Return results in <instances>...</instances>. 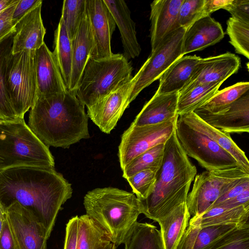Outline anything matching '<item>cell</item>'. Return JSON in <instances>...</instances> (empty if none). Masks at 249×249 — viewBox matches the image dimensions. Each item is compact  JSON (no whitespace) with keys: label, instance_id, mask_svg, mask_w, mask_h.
Instances as JSON below:
<instances>
[{"label":"cell","instance_id":"6da1fadb","mask_svg":"<svg viewBox=\"0 0 249 249\" xmlns=\"http://www.w3.org/2000/svg\"><path fill=\"white\" fill-rule=\"evenodd\" d=\"M71 185L54 167L22 166L0 172V204L17 202L32 212L50 237L61 206L72 196Z\"/></svg>","mask_w":249,"mask_h":249},{"label":"cell","instance_id":"7a4b0ae2","mask_svg":"<svg viewBox=\"0 0 249 249\" xmlns=\"http://www.w3.org/2000/svg\"><path fill=\"white\" fill-rule=\"evenodd\" d=\"M88 116L75 92L37 96L31 107L28 125L45 144L68 148L90 137Z\"/></svg>","mask_w":249,"mask_h":249},{"label":"cell","instance_id":"3957f363","mask_svg":"<svg viewBox=\"0 0 249 249\" xmlns=\"http://www.w3.org/2000/svg\"><path fill=\"white\" fill-rule=\"evenodd\" d=\"M162 165L154 186L144 199L139 200L141 213L158 222L186 202L197 170L181 147L175 131L164 144Z\"/></svg>","mask_w":249,"mask_h":249},{"label":"cell","instance_id":"277c9868","mask_svg":"<svg viewBox=\"0 0 249 249\" xmlns=\"http://www.w3.org/2000/svg\"><path fill=\"white\" fill-rule=\"evenodd\" d=\"M83 204L86 214L105 231L116 247L123 244L141 213L134 194L112 187L89 191Z\"/></svg>","mask_w":249,"mask_h":249},{"label":"cell","instance_id":"5b68a950","mask_svg":"<svg viewBox=\"0 0 249 249\" xmlns=\"http://www.w3.org/2000/svg\"><path fill=\"white\" fill-rule=\"evenodd\" d=\"M49 150L24 118L0 119V172L15 167H54Z\"/></svg>","mask_w":249,"mask_h":249},{"label":"cell","instance_id":"8992f818","mask_svg":"<svg viewBox=\"0 0 249 249\" xmlns=\"http://www.w3.org/2000/svg\"><path fill=\"white\" fill-rule=\"evenodd\" d=\"M133 68L125 56L113 53L108 57H89L74 91L87 108L120 88L132 77Z\"/></svg>","mask_w":249,"mask_h":249},{"label":"cell","instance_id":"52a82bcc","mask_svg":"<svg viewBox=\"0 0 249 249\" xmlns=\"http://www.w3.org/2000/svg\"><path fill=\"white\" fill-rule=\"evenodd\" d=\"M35 53L29 50L12 53L6 67L5 87L18 118H24L37 97Z\"/></svg>","mask_w":249,"mask_h":249},{"label":"cell","instance_id":"ba28073f","mask_svg":"<svg viewBox=\"0 0 249 249\" xmlns=\"http://www.w3.org/2000/svg\"><path fill=\"white\" fill-rule=\"evenodd\" d=\"M247 176L249 173L240 166L206 171L196 175L192 190L186 199L190 215L199 216L208 211L220 196Z\"/></svg>","mask_w":249,"mask_h":249},{"label":"cell","instance_id":"9c48e42d","mask_svg":"<svg viewBox=\"0 0 249 249\" xmlns=\"http://www.w3.org/2000/svg\"><path fill=\"white\" fill-rule=\"evenodd\" d=\"M175 132L187 156L195 159L206 171L240 166L230 153L204 134L189 126L179 117L176 123Z\"/></svg>","mask_w":249,"mask_h":249},{"label":"cell","instance_id":"30bf717a","mask_svg":"<svg viewBox=\"0 0 249 249\" xmlns=\"http://www.w3.org/2000/svg\"><path fill=\"white\" fill-rule=\"evenodd\" d=\"M186 29L178 28L169 34L151 53L133 77L135 82L129 96L130 103L146 87L159 79L176 60L183 56L182 43Z\"/></svg>","mask_w":249,"mask_h":249},{"label":"cell","instance_id":"8fae6325","mask_svg":"<svg viewBox=\"0 0 249 249\" xmlns=\"http://www.w3.org/2000/svg\"><path fill=\"white\" fill-rule=\"evenodd\" d=\"M178 117L152 125L136 126L131 123L123 133L118 147L122 170L143 152L158 144H164L175 132Z\"/></svg>","mask_w":249,"mask_h":249},{"label":"cell","instance_id":"7c38bea8","mask_svg":"<svg viewBox=\"0 0 249 249\" xmlns=\"http://www.w3.org/2000/svg\"><path fill=\"white\" fill-rule=\"evenodd\" d=\"M5 213L19 249H47V231L39 219L17 202Z\"/></svg>","mask_w":249,"mask_h":249},{"label":"cell","instance_id":"4fadbf2b","mask_svg":"<svg viewBox=\"0 0 249 249\" xmlns=\"http://www.w3.org/2000/svg\"><path fill=\"white\" fill-rule=\"evenodd\" d=\"M135 82L129 80L87 108V115L103 132L109 134L128 107L129 96Z\"/></svg>","mask_w":249,"mask_h":249},{"label":"cell","instance_id":"5bb4252c","mask_svg":"<svg viewBox=\"0 0 249 249\" xmlns=\"http://www.w3.org/2000/svg\"><path fill=\"white\" fill-rule=\"evenodd\" d=\"M86 8L93 40L90 57L101 59L111 56V40L116 25L110 11L104 0H86Z\"/></svg>","mask_w":249,"mask_h":249},{"label":"cell","instance_id":"9a60e30c","mask_svg":"<svg viewBox=\"0 0 249 249\" xmlns=\"http://www.w3.org/2000/svg\"><path fill=\"white\" fill-rule=\"evenodd\" d=\"M209 125L222 132L241 134L249 132V91L215 112L198 108L193 111Z\"/></svg>","mask_w":249,"mask_h":249},{"label":"cell","instance_id":"2e32d148","mask_svg":"<svg viewBox=\"0 0 249 249\" xmlns=\"http://www.w3.org/2000/svg\"><path fill=\"white\" fill-rule=\"evenodd\" d=\"M34 61L37 96L63 93L68 90L53 52L45 43L35 51Z\"/></svg>","mask_w":249,"mask_h":249},{"label":"cell","instance_id":"e0dca14e","mask_svg":"<svg viewBox=\"0 0 249 249\" xmlns=\"http://www.w3.org/2000/svg\"><path fill=\"white\" fill-rule=\"evenodd\" d=\"M42 2L26 13L15 26L12 53L24 50L36 51L44 42L46 29L41 17Z\"/></svg>","mask_w":249,"mask_h":249},{"label":"cell","instance_id":"ac0fdd59","mask_svg":"<svg viewBox=\"0 0 249 249\" xmlns=\"http://www.w3.org/2000/svg\"><path fill=\"white\" fill-rule=\"evenodd\" d=\"M183 0H155L150 4L151 52L171 32L178 29L177 19Z\"/></svg>","mask_w":249,"mask_h":249},{"label":"cell","instance_id":"d6986e66","mask_svg":"<svg viewBox=\"0 0 249 249\" xmlns=\"http://www.w3.org/2000/svg\"><path fill=\"white\" fill-rule=\"evenodd\" d=\"M240 66V58L229 52L216 56L201 58L190 82L195 81L202 84L224 82L231 75L237 72Z\"/></svg>","mask_w":249,"mask_h":249},{"label":"cell","instance_id":"ffe728a7","mask_svg":"<svg viewBox=\"0 0 249 249\" xmlns=\"http://www.w3.org/2000/svg\"><path fill=\"white\" fill-rule=\"evenodd\" d=\"M224 33L221 24L210 16L202 17L186 29L182 54L201 51L222 40Z\"/></svg>","mask_w":249,"mask_h":249},{"label":"cell","instance_id":"44dd1931","mask_svg":"<svg viewBox=\"0 0 249 249\" xmlns=\"http://www.w3.org/2000/svg\"><path fill=\"white\" fill-rule=\"evenodd\" d=\"M110 11L120 32L124 50L123 55L127 59L140 55L141 48L136 30V25L131 17L130 11L124 0H104Z\"/></svg>","mask_w":249,"mask_h":249},{"label":"cell","instance_id":"7402d4cb","mask_svg":"<svg viewBox=\"0 0 249 249\" xmlns=\"http://www.w3.org/2000/svg\"><path fill=\"white\" fill-rule=\"evenodd\" d=\"M201 57L195 55L183 56L173 63L159 79L156 94L178 92L192 79Z\"/></svg>","mask_w":249,"mask_h":249},{"label":"cell","instance_id":"603a6c76","mask_svg":"<svg viewBox=\"0 0 249 249\" xmlns=\"http://www.w3.org/2000/svg\"><path fill=\"white\" fill-rule=\"evenodd\" d=\"M71 42L72 53V70L68 90L74 91L93 48L90 20L87 8L78 30Z\"/></svg>","mask_w":249,"mask_h":249},{"label":"cell","instance_id":"cb8c5ba5","mask_svg":"<svg viewBox=\"0 0 249 249\" xmlns=\"http://www.w3.org/2000/svg\"><path fill=\"white\" fill-rule=\"evenodd\" d=\"M178 92L156 94L148 101L132 124L136 126L162 123L177 116Z\"/></svg>","mask_w":249,"mask_h":249},{"label":"cell","instance_id":"d4e9b609","mask_svg":"<svg viewBox=\"0 0 249 249\" xmlns=\"http://www.w3.org/2000/svg\"><path fill=\"white\" fill-rule=\"evenodd\" d=\"M178 117L189 126L204 134L230 153L239 165L249 173V160L245 152L234 142L230 134L209 125L194 112L179 115Z\"/></svg>","mask_w":249,"mask_h":249},{"label":"cell","instance_id":"484cf974","mask_svg":"<svg viewBox=\"0 0 249 249\" xmlns=\"http://www.w3.org/2000/svg\"><path fill=\"white\" fill-rule=\"evenodd\" d=\"M249 207L241 206L234 208L222 206L213 207L199 216H193L189 224L200 227L219 225H234L237 226L249 224Z\"/></svg>","mask_w":249,"mask_h":249},{"label":"cell","instance_id":"4316f807","mask_svg":"<svg viewBox=\"0 0 249 249\" xmlns=\"http://www.w3.org/2000/svg\"><path fill=\"white\" fill-rule=\"evenodd\" d=\"M223 82L202 84L190 82L178 92L177 114L181 115L193 112L210 99Z\"/></svg>","mask_w":249,"mask_h":249},{"label":"cell","instance_id":"83f0119b","mask_svg":"<svg viewBox=\"0 0 249 249\" xmlns=\"http://www.w3.org/2000/svg\"><path fill=\"white\" fill-rule=\"evenodd\" d=\"M190 216L186 202L157 222L165 249H176L189 225Z\"/></svg>","mask_w":249,"mask_h":249},{"label":"cell","instance_id":"f1b7e54d","mask_svg":"<svg viewBox=\"0 0 249 249\" xmlns=\"http://www.w3.org/2000/svg\"><path fill=\"white\" fill-rule=\"evenodd\" d=\"M237 226L228 224L200 227L189 224L176 249H202Z\"/></svg>","mask_w":249,"mask_h":249},{"label":"cell","instance_id":"f546056e","mask_svg":"<svg viewBox=\"0 0 249 249\" xmlns=\"http://www.w3.org/2000/svg\"><path fill=\"white\" fill-rule=\"evenodd\" d=\"M116 247L105 231L89 216L78 218L76 249H113Z\"/></svg>","mask_w":249,"mask_h":249},{"label":"cell","instance_id":"4dcf8cb0","mask_svg":"<svg viewBox=\"0 0 249 249\" xmlns=\"http://www.w3.org/2000/svg\"><path fill=\"white\" fill-rule=\"evenodd\" d=\"M123 244L124 249H165L160 231L151 224L137 221Z\"/></svg>","mask_w":249,"mask_h":249},{"label":"cell","instance_id":"1f68e13d","mask_svg":"<svg viewBox=\"0 0 249 249\" xmlns=\"http://www.w3.org/2000/svg\"><path fill=\"white\" fill-rule=\"evenodd\" d=\"M53 53L59 68L65 86L68 90L72 70V47L63 20L60 18L54 34Z\"/></svg>","mask_w":249,"mask_h":249},{"label":"cell","instance_id":"d6a6232c","mask_svg":"<svg viewBox=\"0 0 249 249\" xmlns=\"http://www.w3.org/2000/svg\"><path fill=\"white\" fill-rule=\"evenodd\" d=\"M14 33L10 34L0 42V119L5 120L18 118L9 98L5 82L6 65L12 53Z\"/></svg>","mask_w":249,"mask_h":249},{"label":"cell","instance_id":"836d02e7","mask_svg":"<svg viewBox=\"0 0 249 249\" xmlns=\"http://www.w3.org/2000/svg\"><path fill=\"white\" fill-rule=\"evenodd\" d=\"M164 144L156 145L133 159L122 169L123 177L126 179L146 169L158 172L163 161Z\"/></svg>","mask_w":249,"mask_h":249},{"label":"cell","instance_id":"e575fe53","mask_svg":"<svg viewBox=\"0 0 249 249\" xmlns=\"http://www.w3.org/2000/svg\"><path fill=\"white\" fill-rule=\"evenodd\" d=\"M249 91V83L241 82L218 90L198 109L215 112L230 105Z\"/></svg>","mask_w":249,"mask_h":249},{"label":"cell","instance_id":"d590c367","mask_svg":"<svg viewBox=\"0 0 249 249\" xmlns=\"http://www.w3.org/2000/svg\"><path fill=\"white\" fill-rule=\"evenodd\" d=\"M202 249H249V224L236 227Z\"/></svg>","mask_w":249,"mask_h":249},{"label":"cell","instance_id":"8d00e7d4","mask_svg":"<svg viewBox=\"0 0 249 249\" xmlns=\"http://www.w3.org/2000/svg\"><path fill=\"white\" fill-rule=\"evenodd\" d=\"M227 34L235 52L249 58V23L232 17L227 21Z\"/></svg>","mask_w":249,"mask_h":249},{"label":"cell","instance_id":"74e56055","mask_svg":"<svg viewBox=\"0 0 249 249\" xmlns=\"http://www.w3.org/2000/svg\"><path fill=\"white\" fill-rule=\"evenodd\" d=\"M86 9V0L63 1L61 19L71 40L75 36Z\"/></svg>","mask_w":249,"mask_h":249},{"label":"cell","instance_id":"f35d334b","mask_svg":"<svg viewBox=\"0 0 249 249\" xmlns=\"http://www.w3.org/2000/svg\"><path fill=\"white\" fill-rule=\"evenodd\" d=\"M157 173L150 169L143 170L126 179L139 200L145 198L152 190Z\"/></svg>","mask_w":249,"mask_h":249},{"label":"cell","instance_id":"ab89813d","mask_svg":"<svg viewBox=\"0 0 249 249\" xmlns=\"http://www.w3.org/2000/svg\"><path fill=\"white\" fill-rule=\"evenodd\" d=\"M204 1L183 0L178 15L177 28L186 29L195 21L202 18V8Z\"/></svg>","mask_w":249,"mask_h":249},{"label":"cell","instance_id":"60d3db41","mask_svg":"<svg viewBox=\"0 0 249 249\" xmlns=\"http://www.w3.org/2000/svg\"><path fill=\"white\" fill-rule=\"evenodd\" d=\"M18 2L6 8L0 13V42L10 34L15 32L17 23L12 20V16Z\"/></svg>","mask_w":249,"mask_h":249},{"label":"cell","instance_id":"b9f144b4","mask_svg":"<svg viewBox=\"0 0 249 249\" xmlns=\"http://www.w3.org/2000/svg\"><path fill=\"white\" fill-rule=\"evenodd\" d=\"M226 10L234 18L249 23V0H233Z\"/></svg>","mask_w":249,"mask_h":249},{"label":"cell","instance_id":"7bdbcfd3","mask_svg":"<svg viewBox=\"0 0 249 249\" xmlns=\"http://www.w3.org/2000/svg\"><path fill=\"white\" fill-rule=\"evenodd\" d=\"M78 218L72 217L66 225L64 249H76Z\"/></svg>","mask_w":249,"mask_h":249},{"label":"cell","instance_id":"ee69618b","mask_svg":"<svg viewBox=\"0 0 249 249\" xmlns=\"http://www.w3.org/2000/svg\"><path fill=\"white\" fill-rule=\"evenodd\" d=\"M0 249H19L6 213L0 234Z\"/></svg>","mask_w":249,"mask_h":249},{"label":"cell","instance_id":"f6af8a7d","mask_svg":"<svg viewBox=\"0 0 249 249\" xmlns=\"http://www.w3.org/2000/svg\"><path fill=\"white\" fill-rule=\"evenodd\" d=\"M248 189H249V176L242 178L235 185L220 196L214 202L210 209L225 201L236 197Z\"/></svg>","mask_w":249,"mask_h":249},{"label":"cell","instance_id":"bcb514c9","mask_svg":"<svg viewBox=\"0 0 249 249\" xmlns=\"http://www.w3.org/2000/svg\"><path fill=\"white\" fill-rule=\"evenodd\" d=\"M41 2V0H19L13 12L12 20L17 23L26 13Z\"/></svg>","mask_w":249,"mask_h":249},{"label":"cell","instance_id":"7dc6e473","mask_svg":"<svg viewBox=\"0 0 249 249\" xmlns=\"http://www.w3.org/2000/svg\"><path fill=\"white\" fill-rule=\"evenodd\" d=\"M233 0H205L202 8L203 17L210 16L213 12L223 9L227 10Z\"/></svg>","mask_w":249,"mask_h":249},{"label":"cell","instance_id":"c3c4849f","mask_svg":"<svg viewBox=\"0 0 249 249\" xmlns=\"http://www.w3.org/2000/svg\"><path fill=\"white\" fill-rule=\"evenodd\" d=\"M241 206L249 207V189L246 190L236 197L225 201L215 207L234 208Z\"/></svg>","mask_w":249,"mask_h":249},{"label":"cell","instance_id":"681fc988","mask_svg":"<svg viewBox=\"0 0 249 249\" xmlns=\"http://www.w3.org/2000/svg\"><path fill=\"white\" fill-rule=\"evenodd\" d=\"M18 1V0H0V13L6 8L17 3Z\"/></svg>","mask_w":249,"mask_h":249},{"label":"cell","instance_id":"f907efd6","mask_svg":"<svg viewBox=\"0 0 249 249\" xmlns=\"http://www.w3.org/2000/svg\"><path fill=\"white\" fill-rule=\"evenodd\" d=\"M5 217V209L0 204V234Z\"/></svg>","mask_w":249,"mask_h":249},{"label":"cell","instance_id":"816d5d0a","mask_svg":"<svg viewBox=\"0 0 249 249\" xmlns=\"http://www.w3.org/2000/svg\"><path fill=\"white\" fill-rule=\"evenodd\" d=\"M113 249H116V247H114Z\"/></svg>","mask_w":249,"mask_h":249}]
</instances>
